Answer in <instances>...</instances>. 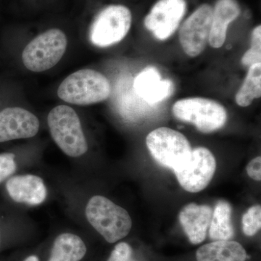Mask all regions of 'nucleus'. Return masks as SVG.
I'll return each instance as SVG.
<instances>
[{
    "instance_id": "7ed1b4c3",
    "label": "nucleus",
    "mask_w": 261,
    "mask_h": 261,
    "mask_svg": "<svg viewBox=\"0 0 261 261\" xmlns=\"http://www.w3.org/2000/svg\"><path fill=\"white\" fill-rule=\"evenodd\" d=\"M47 123L53 140L67 155L80 157L88 150L80 118L73 108L67 106L53 108Z\"/></svg>"
},
{
    "instance_id": "f3484780",
    "label": "nucleus",
    "mask_w": 261,
    "mask_h": 261,
    "mask_svg": "<svg viewBox=\"0 0 261 261\" xmlns=\"http://www.w3.org/2000/svg\"><path fill=\"white\" fill-rule=\"evenodd\" d=\"M87 247L83 240L73 233H64L56 238L48 261H80Z\"/></svg>"
},
{
    "instance_id": "4468645a",
    "label": "nucleus",
    "mask_w": 261,
    "mask_h": 261,
    "mask_svg": "<svg viewBox=\"0 0 261 261\" xmlns=\"http://www.w3.org/2000/svg\"><path fill=\"white\" fill-rule=\"evenodd\" d=\"M135 89L137 93L147 102L154 104L161 102L172 93L173 84L164 80L153 67H147L136 77Z\"/></svg>"
},
{
    "instance_id": "aec40b11",
    "label": "nucleus",
    "mask_w": 261,
    "mask_h": 261,
    "mask_svg": "<svg viewBox=\"0 0 261 261\" xmlns=\"http://www.w3.org/2000/svg\"><path fill=\"white\" fill-rule=\"evenodd\" d=\"M261 61V27L257 25L252 33L251 47L242 58V64L245 67L260 63Z\"/></svg>"
},
{
    "instance_id": "f257e3e1",
    "label": "nucleus",
    "mask_w": 261,
    "mask_h": 261,
    "mask_svg": "<svg viewBox=\"0 0 261 261\" xmlns=\"http://www.w3.org/2000/svg\"><path fill=\"white\" fill-rule=\"evenodd\" d=\"M86 216L90 224L109 243L126 238L132 229L128 213L103 196H94L89 200Z\"/></svg>"
},
{
    "instance_id": "b1692460",
    "label": "nucleus",
    "mask_w": 261,
    "mask_h": 261,
    "mask_svg": "<svg viewBox=\"0 0 261 261\" xmlns=\"http://www.w3.org/2000/svg\"><path fill=\"white\" fill-rule=\"evenodd\" d=\"M247 173L248 176L255 181L261 180V158L260 156L252 159L247 166Z\"/></svg>"
},
{
    "instance_id": "a211bd4d",
    "label": "nucleus",
    "mask_w": 261,
    "mask_h": 261,
    "mask_svg": "<svg viewBox=\"0 0 261 261\" xmlns=\"http://www.w3.org/2000/svg\"><path fill=\"white\" fill-rule=\"evenodd\" d=\"M231 212V205L226 201L219 200L216 203L209 226V234L213 241L230 240L234 236Z\"/></svg>"
},
{
    "instance_id": "20e7f679",
    "label": "nucleus",
    "mask_w": 261,
    "mask_h": 261,
    "mask_svg": "<svg viewBox=\"0 0 261 261\" xmlns=\"http://www.w3.org/2000/svg\"><path fill=\"white\" fill-rule=\"evenodd\" d=\"M173 114L180 121L195 125L202 133H211L224 126L227 113L224 106L213 99L192 97L173 105Z\"/></svg>"
},
{
    "instance_id": "0eeeda50",
    "label": "nucleus",
    "mask_w": 261,
    "mask_h": 261,
    "mask_svg": "<svg viewBox=\"0 0 261 261\" xmlns=\"http://www.w3.org/2000/svg\"><path fill=\"white\" fill-rule=\"evenodd\" d=\"M132 15L121 5H110L101 10L89 29V39L94 45L107 47L121 42L129 32Z\"/></svg>"
},
{
    "instance_id": "5701e85b",
    "label": "nucleus",
    "mask_w": 261,
    "mask_h": 261,
    "mask_svg": "<svg viewBox=\"0 0 261 261\" xmlns=\"http://www.w3.org/2000/svg\"><path fill=\"white\" fill-rule=\"evenodd\" d=\"M132 249L126 243H120L116 245L108 261H130Z\"/></svg>"
},
{
    "instance_id": "9b49d317",
    "label": "nucleus",
    "mask_w": 261,
    "mask_h": 261,
    "mask_svg": "<svg viewBox=\"0 0 261 261\" xmlns=\"http://www.w3.org/2000/svg\"><path fill=\"white\" fill-rule=\"evenodd\" d=\"M39 129V119L27 110L8 108L0 112V142L32 138Z\"/></svg>"
},
{
    "instance_id": "2eb2a0df",
    "label": "nucleus",
    "mask_w": 261,
    "mask_h": 261,
    "mask_svg": "<svg viewBox=\"0 0 261 261\" xmlns=\"http://www.w3.org/2000/svg\"><path fill=\"white\" fill-rule=\"evenodd\" d=\"M241 13L237 0H218L213 8L212 23L209 43L211 47L220 48L224 45L228 27Z\"/></svg>"
},
{
    "instance_id": "6ab92c4d",
    "label": "nucleus",
    "mask_w": 261,
    "mask_h": 261,
    "mask_svg": "<svg viewBox=\"0 0 261 261\" xmlns=\"http://www.w3.org/2000/svg\"><path fill=\"white\" fill-rule=\"evenodd\" d=\"M261 95V63L249 67L243 85L236 94V102L241 107H247Z\"/></svg>"
},
{
    "instance_id": "f8f14e48",
    "label": "nucleus",
    "mask_w": 261,
    "mask_h": 261,
    "mask_svg": "<svg viewBox=\"0 0 261 261\" xmlns=\"http://www.w3.org/2000/svg\"><path fill=\"white\" fill-rule=\"evenodd\" d=\"M6 189L12 200L29 205H40L47 195L44 181L34 175L13 176L7 182Z\"/></svg>"
},
{
    "instance_id": "6e6552de",
    "label": "nucleus",
    "mask_w": 261,
    "mask_h": 261,
    "mask_svg": "<svg viewBox=\"0 0 261 261\" xmlns=\"http://www.w3.org/2000/svg\"><path fill=\"white\" fill-rule=\"evenodd\" d=\"M216 169L214 154L208 149L200 147L192 149L186 163L174 170V173L184 190L197 193L208 186Z\"/></svg>"
},
{
    "instance_id": "dca6fc26",
    "label": "nucleus",
    "mask_w": 261,
    "mask_h": 261,
    "mask_svg": "<svg viewBox=\"0 0 261 261\" xmlns=\"http://www.w3.org/2000/svg\"><path fill=\"white\" fill-rule=\"evenodd\" d=\"M197 261H246V250L241 244L219 240L202 245L196 252Z\"/></svg>"
},
{
    "instance_id": "4be33fe9",
    "label": "nucleus",
    "mask_w": 261,
    "mask_h": 261,
    "mask_svg": "<svg viewBox=\"0 0 261 261\" xmlns=\"http://www.w3.org/2000/svg\"><path fill=\"white\" fill-rule=\"evenodd\" d=\"M15 157L13 153L0 154V183L9 178L16 171Z\"/></svg>"
},
{
    "instance_id": "393cba45",
    "label": "nucleus",
    "mask_w": 261,
    "mask_h": 261,
    "mask_svg": "<svg viewBox=\"0 0 261 261\" xmlns=\"http://www.w3.org/2000/svg\"><path fill=\"white\" fill-rule=\"evenodd\" d=\"M24 261H39V258L35 255H32V256H29L27 257Z\"/></svg>"
},
{
    "instance_id": "1a4fd4ad",
    "label": "nucleus",
    "mask_w": 261,
    "mask_h": 261,
    "mask_svg": "<svg viewBox=\"0 0 261 261\" xmlns=\"http://www.w3.org/2000/svg\"><path fill=\"white\" fill-rule=\"evenodd\" d=\"M213 8L208 4L200 5L182 24L179 42L187 56L195 58L203 51L209 42Z\"/></svg>"
},
{
    "instance_id": "ddd939ff",
    "label": "nucleus",
    "mask_w": 261,
    "mask_h": 261,
    "mask_svg": "<svg viewBox=\"0 0 261 261\" xmlns=\"http://www.w3.org/2000/svg\"><path fill=\"white\" fill-rule=\"evenodd\" d=\"M212 215L210 206L196 203L188 204L180 211V223L191 243L198 245L205 240Z\"/></svg>"
},
{
    "instance_id": "9d476101",
    "label": "nucleus",
    "mask_w": 261,
    "mask_h": 261,
    "mask_svg": "<svg viewBox=\"0 0 261 261\" xmlns=\"http://www.w3.org/2000/svg\"><path fill=\"white\" fill-rule=\"evenodd\" d=\"M186 10L185 0H159L145 17L144 24L156 39L164 41L177 30Z\"/></svg>"
},
{
    "instance_id": "423d86ee",
    "label": "nucleus",
    "mask_w": 261,
    "mask_h": 261,
    "mask_svg": "<svg viewBox=\"0 0 261 261\" xmlns=\"http://www.w3.org/2000/svg\"><path fill=\"white\" fill-rule=\"evenodd\" d=\"M67 38L59 29H49L33 39L25 47L22 60L27 69L42 72L50 69L65 54Z\"/></svg>"
},
{
    "instance_id": "412c9836",
    "label": "nucleus",
    "mask_w": 261,
    "mask_h": 261,
    "mask_svg": "<svg viewBox=\"0 0 261 261\" xmlns=\"http://www.w3.org/2000/svg\"><path fill=\"white\" fill-rule=\"evenodd\" d=\"M242 224L245 235L252 237L256 234L261 228V206L257 205L250 207L243 215Z\"/></svg>"
},
{
    "instance_id": "39448f33",
    "label": "nucleus",
    "mask_w": 261,
    "mask_h": 261,
    "mask_svg": "<svg viewBox=\"0 0 261 261\" xmlns=\"http://www.w3.org/2000/svg\"><path fill=\"white\" fill-rule=\"evenodd\" d=\"M146 144L152 158L159 164L173 171L186 163L192 150L185 135L167 127L151 132L146 139Z\"/></svg>"
},
{
    "instance_id": "f03ea898",
    "label": "nucleus",
    "mask_w": 261,
    "mask_h": 261,
    "mask_svg": "<svg viewBox=\"0 0 261 261\" xmlns=\"http://www.w3.org/2000/svg\"><path fill=\"white\" fill-rule=\"evenodd\" d=\"M110 94L109 81L102 73L92 69L80 70L68 75L58 90L62 100L78 106L102 102Z\"/></svg>"
}]
</instances>
